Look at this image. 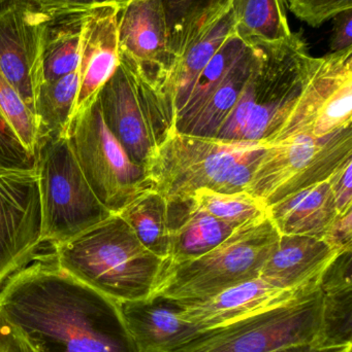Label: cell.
<instances>
[{"instance_id": "6da1fadb", "label": "cell", "mask_w": 352, "mask_h": 352, "mask_svg": "<svg viewBox=\"0 0 352 352\" xmlns=\"http://www.w3.org/2000/svg\"><path fill=\"white\" fill-rule=\"evenodd\" d=\"M0 312L34 352H138L121 304L37 254L0 287Z\"/></svg>"}, {"instance_id": "7a4b0ae2", "label": "cell", "mask_w": 352, "mask_h": 352, "mask_svg": "<svg viewBox=\"0 0 352 352\" xmlns=\"http://www.w3.org/2000/svg\"><path fill=\"white\" fill-rule=\"evenodd\" d=\"M53 250L60 268L119 304L149 299L165 264L119 214Z\"/></svg>"}, {"instance_id": "3957f363", "label": "cell", "mask_w": 352, "mask_h": 352, "mask_svg": "<svg viewBox=\"0 0 352 352\" xmlns=\"http://www.w3.org/2000/svg\"><path fill=\"white\" fill-rule=\"evenodd\" d=\"M272 144L171 134L145 164L151 188L169 205L190 202L200 188L246 192L258 158Z\"/></svg>"}, {"instance_id": "277c9868", "label": "cell", "mask_w": 352, "mask_h": 352, "mask_svg": "<svg viewBox=\"0 0 352 352\" xmlns=\"http://www.w3.org/2000/svg\"><path fill=\"white\" fill-rule=\"evenodd\" d=\"M249 76L216 138L268 142L297 99L309 59L301 33L277 43H258Z\"/></svg>"}, {"instance_id": "5b68a950", "label": "cell", "mask_w": 352, "mask_h": 352, "mask_svg": "<svg viewBox=\"0 0 352 352\" xmlns=\"http://www.w3.org/2000/svg\"><path fill=\"white\" fill-rule=\"evenodd\" d=\"M279 238L269 213L244 223L206 254L178 264H165L150 298L200 301L258 278Z\"/></svg>"}, {"instance_id": "8992f818", "label": "cell", "mask_w": 352, "mask_h": 352, "mask_svg": "<svg viewBox=\"0 0 352 352\" xmlns=\"http://www.w3.org/2000/svg\"><path fill=\"white\" fill-rule=\"evenodd\" d=\"M119 56V65L96 101L110 131L132 161L144 167L176 131L177 111L171 96L151 82L132 60Z\"/></svg>"}, {"instance_id": "52a82bcc", "label": "cell", "mask_w": 352, "mask_h": 352, "mask_svg": "<svg viewBox=\"0 0 352 352\" xmlns=\"http://www.w3.org/2000/svg\"><path fill=\"white\" fill-rule=\"evenodd\" d=\"M41 242L59 245L111 217L84 177L68 136L43 138L35 153Z\"/></svg>"}, {"instance_id": "ba28073f", "label": "cell", "mask_w": 352, "mask_h": 352, "mask_svg": "<svg viewBox=\"0 0 352 352\" xmlns=\"http://www.w3.org/2000/svg\"><path fill=\"white\" fill-rule=\"evenodd\" d=\"M352 49L310 56L301 90L267 144L297 138H328L351 127Z\"/></svg>"}, {"instance_id": "9c48e42d", "label": "cell", "mask_w": 352, "mask_h": 352, "mask_svg": "<svg viewBox=\"0 0 352 352\" xmlns=\"http://www.w3.org/2000/svg\"><path fill=\"white\" fill-rule=\"evenodd\" d=\"M66 136L95 196L114 214L150 188L144 167L132 161L105 125L96 99L72 118Z\"/></svg>"}, {"instance_id": "30bf717a", "label": "cell", "mask_w": 352, "mask_h": 352, "mask_svg": "<svg viewBox=\"0 0 352 352\" xmlns=\"http://www.w3.org/2000/svg\"><path fill=\"white\" fill-rule=\"evenodd\" d=\"M352 159V127L322 140L297 138L262 152L246 192L267 206L306 186L328 179Z\"/></svg>"}, {"instance_id": "8fae6325", "label": "cell", "mask_w": 352, "mask_h": 352, "mask_svg": "<svg viewBox=\"0 0 352 352\" xmlns=\"http://www.w3.org/2000/svg\"><path fill=\"white\" fill-rule=\"evenodd\" d=\"M320 324L318 287L314 293L274 309L198 332L173 352H270L295 345H316Z\"/></svg>"}, {"instance_id": "7c38bea8", "label": "cell", "mask_w": 352, "mask_h": 352, "mask_svg": "<svg viewBox=\"0 0 352 352\" xmlns=\"http://www.w3.org/2000/svg\"><path fill=\"white\" fill-rule=\"evenodd\" d=\"M41 244L37 168L0 167V287L37 256Z\"/></svg>"}, {"instance_id": "4fadbf2b", "label": "cell", "mask_w": 352, "mask_h": 352, "mask_svg": "<svg viewBox=\"0 0 352 352\" xmlns=\"http://www.w3.org/2000/svg\"><path fill=\"white\" fill-rule=\"evenodd\" d=\"M52 14L30 0H10L0 8V72L33 113L43 82V38Z\"/></svg>"}, {"instance_id": "5bb4252c", "label": "cell", "mask_w": 352, "mask_h": 352, "mask_svg": "<svg viewBox=\"0 0 352 352\" xmlns=\"http://www.w3.org/2000/svg\"><path fill=\"white\" fill-rule=\"evenodd\" d=\"M118 36L119 54L132 60L151 82L173 98L169 82L176 59L169 49L163 0H130L120 10Z\"/></svg>"}, {"instance_id": "9a60e30c", "label": "cell", "mask_w": 352, "mask_h": 352, "mask_svg": "<svg viewBox=\"0 0 352 352\" xmlns=\"http://www.w3.org/2000/svg\"><path fill=\"white\" fill-rule=\"evenodd\" d=\"M320 281L289 289L275 287L258 277L229 287L208 299L175 303L179 306L182 320L194 324L202 332L227 326L310 295L318 291Z\"/></svg>"}, {"instance_id": "2e32d148", "label": "cell", "mask_w": 352, "mask_h": 352, "mask_svg": "<svg viewBox=\"0 0 352 352\" xmlns=\"http://www.w3.org/2000/svg\"><path fill=\"white\" fill-rule=\"evenodd\" d=\"M120 10L117 6H103L86 12L81 39L80 85L72 118L93 103L119 65Z\"/></svg>"}, {"instance_id": "e0dca14e", "label": "cell", "mask_w": 352, "mask_h": 352, "mask_svg": "<svg viewBox=\"0 0 352 352\" xmlns=\"http://www.w3.org/2000/svg\"><path fill=\"white\" fill-rule=\"evenodd\" d=\"M342 254L324 238L280 235L260 277L281 289H300L320 281L324 271Z\"/></svg>"}, {"instance_id": "ac0fdd59", "label": "cell", "mask_w": 352, "mask_h": 352, "mask_svg": "<svg viewBox=\"0 0 352 352\" xmlns=\"http://www.w3.org/2000/svg\"><path fill=\"white\" fill-rule=\"evenodd\" d=\"M122 316L138 352H173L200 331L179 314L171 300L149 298L121 304Z\"/></svg>"}, {"instance_id": "d6986e66", "label": "cell", "mask_w": 352, "mask_h": 352, "mask_svg": "<svg viewBox=\"0 0 352 352\" xmlns=\"http://www.w3.org/2000/svg\"><path fill=\"white\" fill-rule=\"evenodd\" d=\"M268 213L280 235L320 238L340 217L328 179L277 201L269 206Z\"/></svg>"}, {"instance_id": "ffe728a7", "label": "cell", "mask_w": 352, "mask_h": 352, "mask_svg": "<svg viewBox=\"0 0 352 352\" xmlns=\"http://www.w3.org/2000/svg\"><path fill=\"white\" fill-rule=\"evenodd\" d=\"M351 252L340 254L320 281V324L316 346L334 351L352 344Z\"/></svg>"}, {"instance_id": "44dd1931", "label": "cell", "mask_w": 352, "mask_h": 352, "mask_svg": "<svg viewBox=\"0 0 352 352\" xmlns=\"http://www.w3.org/2000/svg\"><path fill=\"white\" fill-rule=\"evenodd\" d=\"M172 246L165 264L198 258L225 241L236 228L196 208L191 201L169 205Z\"/></svg>"}, {"instance_id": "7402d4cb", "label": "cell", "mask_w": 352, "mask_h": 352, "mask_svg": "<svg viewBox=\"0 0 352 352\" xmlns=\"http://www.w3.org/2000/svg\"><path fill=\"white\" fill-rule=\"evenodd\" d=\"M234 32L235 20L231 6L229 12L203 30L184 50L176 62L169 82V91L175 100L177 116L187 102L204 68Z\"/></svg>"}, {"instance_id": "603a6c76", "label": "cell", "mask_w": 352, "mask_h": 352, "mask_svg": "<svg viewBox=\"0 0 352 352\" xmlns=\"http://www.w3.org/2000/svg\"><path fill=\"white\" fill-rule=\"evenodd\" d=\"M86 12L52 14L43 38V82L57 80L78 69Z\"/></svg>"}, {"instance_id": "cb8c5ba5", "label": "cell", "mask_w": 352, "mask_h": 352, "mask_svg": "<svg viewBox=\"0 0 352 352\" xmlns=\"http://www.w3.org/2000/svg\"><path fill=\"white\" fill-rule=\"evenodd\" d=\"M117 214L127 223L149 250L167 261L172 246L169 205L159 192L147 188Z\"/></svg>"}, {"instance_id": "d4e9b609", "label": "cell", "mask_w": 352, "mask_h": 352, "mask_svg": "<svg viewBox=\"0 0 352 352\" xmlns=\"http://www.w3.org/2000/svg\"><path fill=\"white\" fill-rule=\"evenodd\" d=\"M287 0H234L235 31L247 43H277L291 38Z\"/></svg>"}, {"instance_id": "484cf974", "label": "cell", "mask_w": 352, "mask_h": 352, "mask_svg": "<svg viewBox=\"0 0 352 352\" xmlns=\"http://www.w3.org/2000/svg\"><path fill=\"white\" fill-rule=\"evenodd\" d=\"M233 2L234 0H163L169 26V49L176 62L203 30L231 10Z\"/></svg>"}, {"instance_id": "4316f807", "label": "cell", "mask_w": 352, "mask_h": 352, "mask_svg": "<svg viewBox=\"0 0 352 352\" xmlns=\"http://www.w3.org/2000/svg\"><path fill=\"white\" fill-rule=\"evenodd\" d=\"M253 60V47L249 45L211 95L208 102L182 133L216 138L221 125L237 102L238 97L251 72Z\"/></svg>"}, {"instance_id": "83f0119b", "label": "cell", "mask_w": 352, "mask_h": 352, "mask_svg": "<svg viewBox=\"0 0 352 352\" xmlns=\"http://www.w3.org/2000/svg\"><path fill=\"white\" fill-rule=\"evenodd\" d=\"M79 85V68L72 74L41 85L34 101L39 140L66 136L78 96Z\"/></svg>"}, {"instance_id": "f1b7e54d", "label": "cell", "mask_w": 352, "mask_h": 352, "mask_svg": "<svg viewBox=\"0 0 352 352\" xmlns=\"http://www.w3.org/2000/svg\"><path fill=\"white\" fill-rule=\"evenodd\" d=\"M249 45L244 43L237 33L227 37L220 49L213 56L208 65L204 68L192 89L191 94L182 111L178 113L176 130L184 132L192 120L205 107L211 95L240 59Z\"/></svg>"}, {"instance_id": "f546056e", "label": "cell", "mask_w": 352, "mask_h": 352, "mask_svg": "<svg viewBox=\"0 0 352 352\" xmlns=\"http://www.w3.org/2000/svg\"><path fill=\"white\" fill-rule=\"evenodd\" d=\"M191 203L196 208L234 228L268 215L269 207L247 192H220L200 188L192 195Z\"/></svg>"}, {"instance_id": "4dcf8cb0", "label": "cell", "mask_w": 352, "mask_h": 352, "mask_svg": "<svg viewBox=\"0 0 352 352\" xmlns=\"http://www.w3.org/2000/svg\"><path fill=\"white\" fill-rule=\"evenodd\" d=\"M0 121L6 124L23 148L35 159L39 144V126L18 91L0 72Z\"/></svg>"}, {"instance_id": "1f68e13d", "label": "cell", "mask_w": 352, "mask_h": 352, "mask_svg": "<svg viewBox=\"0 0 352 352\" xmlns=\"http://www.w3.org/2000/svg\"><path fill=\"white\" fill-rule=\"evenodd\" d=\"M287 8L306 24L318 28L337 14L352 10V0H287Z\"/></svg>"}, {"instance_id": "d6a6232c", "label": "cell", "mask_w": 352, "mask_h": 352, "mask_svg": "<svg viewBox=\"0 0 352 352\" xmlns=\"http://www.w3.org/2000/svg\"><path fill=\"white\" fill-rule=\"evenodd\" d=\"M35 159L26 152L14 134L0 121V167L32 168Z\"/></svg>"}, {"instance_id": "836d02e7", "label": "cell", "mask_w": 352, "mask_h": 352, "mask_svg": "<svg viewBox=\"0 0 352 352\" xmlns=\"http://www.w3.org/2000/svg\"><path fill=\"white\" fill-rule=\"evenodd\" d=\"M339 214L352 210V159L328 178Z\"/></svg>"}, {"instance_id": "e575fe53", "label": "cell", "mask_w": 352, "mask_h": 352, "mask_svg": "<svg viewBox=\"0 0 352 352\" xmlns=\"http://www.w3.org/2000/svg\"><path fill=\"white\" fill-rule=\"evenodd\" d=\"M30 1L43 12H52V14L88 12L99 6H117L115 0H30Z\"/></svg>"}, {"instance_id": "d590c367", "label": "cell", "mask_w": 352, "mask_h": 352, "mask_svg": "<svg viewBox=\"0 0 352 352\" xmlns=\"http://www.w3.org/2000/svg\"><path fill=\"white\" fill-rule=\"evenodd\" d=\"M330 37L331 53L352 49V10L337 14Z\"/></svg>"}, {"instance_id": "8d00e7d4", "label": "cell", "mask_w": 352, "mask_h": 352, "mask_svg": "<svg viewBox=\"0 0 352 352\" xmlns=\"http://www.w3.org/2000/svg\"><path fill=\"white\" fill-rule=\"evenodd\" d=\"M324 239L340 252H352V210L336 219Z\"/></svg>"}, {"instance_id": "74e56055", "label": "cell", "mask_w": 352, "mask_h": 352, "mask_svg": "<svg viewBox=\"0 0 352 352\" xmlns=\"http://www.w3.org/2000/svg\"><path fill=\"white\" fill-rule=\"evenodd\" d=\"M0 352H34L0 312Z\"/></svg>"}, {"instance_id": "f35d334b", "label": "cell", "mask_w": 352, "mask_h": 352, "mask_svg": "<svg viewBox=\"0 0 352 352\" xmlns=\"http://www.w3.org/2000/svg\"><path fill=\"white\" fill-rule=\"evenodd\" d=\"M270 352H332L324 351L314 344L295 345V346L284 347V349H277Z\"/></svg>"}, {"instance_id": "ab89813d", "label": "cell", "mask_w": 352, "mask_h": 352, "mask_svg": "<svg viewBox=\"0 0 352 352\" xmlns=\"http://www.w3.org/2000/svg\"><path fill=\"white\" fill-rule=\"evenodd\" d=\"M115 1L116 4H117V6L122 10V8H123L124 6L130 1V0H115Z\"/></svg>"}, {"instance_id": "60d3db41", "label": "cell", "mask_w": 352, "mask_h": 352, "mask_svg": "<svg viewBox=\"0 0 352 352\" xmlns=\"http://www.w3.org/2000/svg\"><path fill=\"white\" fill-rule=\"evenodd\" d=\"M332 352H352V344L349 346L342 347V349H336Z\"/></svg>"}, {"instance_id": "b9f144b4", "label": "cell", "mask_w": 352, "mask_h": 352, "mask_svg": "<svg viewBox=\"0 0 352 352\" xmlns=\"http://www.w3.org/2000/svg\"><path fill=\"white\" fill-rule=\"evenodd\" d=\"M8 1H10V0H0V8H1L2 6H4V4Z\"/></svg>"}]
</instances>
